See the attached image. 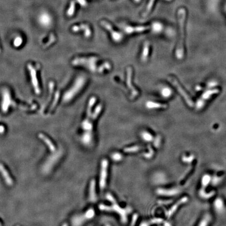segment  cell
I'll use <instances>...</instances> for the list:
<instances>
[{
    "label": "cell",
    "mask_w": 226,
    "mask_h": 226,
    "mask_svg": "<svg viewBox=\"0 0 226 226\" xmlns=\"http://www.w3.org/2000/svg\"><path fill=\"white\" fill-rule=\"evenodd\" d=\"M150 27L149 26H127L125 29V32L130 34L133 32H140L149 29Z\"/></svg>",
    "instance_id": "14"
},
{
    "label": "cell",
    "mask_w": 226,
    "mask_h": 226,
    "mask_svg": "<svg viewBox=\"0 0 226 226\" xmlns=\"http://www.w3.org/2000/svg\"><path fill=\"white\" fill-rule=\"evenodd\" d=\"M141 149V147H140V146L135 145V146H133L131 147L126 148L124 150V152L126 153H133V152L139 151Z\"/></svg>",
    "instance_id": "22"
},
{
    "label": "cell",
    "mask_w": 226,
    "mask_h": 226,
    "mask_svg": "<svg viewBox=\"0 0 226 226\" xmlns=\"http://www.w3.org/2000/svg\"><path fill=\"white\" fill-rule=\"evenodd\" d=\"M5 132V127L3 126L0 125V134H2Z\"/></svg>",
    "instance_id": "35"
},
{
    "label": "cell",
    "mask_w": 226,
    "mask_h": 226,
    "mask_svg": "<svg viewBox=\"0 0 226 226\" xmlns=\"http://www.w3.org/2000/svg\"><path fill=\"white\" fill-rule=\"evenodd\" d=\"M111 159L115 161H121L123 159V155L118 152H115L114 154H112L111 156Z\"/></svg>",
    "instance_id": "27"
},
{
    "label": "cell",
    "mask_w": 226,
    "mask_h": 226,
    "mask_svg": "<svg viewBox=\"0 0 226 226\" xmlns=\"http://www.w3.org/2000/svg\"><path fill=\"white\" fill-rule=\"evenodd\" d=\"M96 98L95 97H91L90 101H89L88 106H87V115H86V118L83 121L82 123V127L84 130L87 127V125L89 124V121L90 120V118L92 116V108L93 107V105H94L95 102H96Z\"/></svg>",
    "instance_id": "8"
},
{
    "label": "cell",
    "mask_w": 226,
    "mask_h": 226,
    "mask_svg": "<svg viewBox=\"0 0 226 226\" xmlns=\"http://www.w3.org/2000/svg\"><path fill=\"white\" fill-rule=\"evenodd\" d=\"M0 53H1V49H0Z\"/></svg>",
    "instance_id": "41"
},
{
    "label": "cell",
    "mask_w": 226,
    "mask_h": 226,
    "mask_svg": "<svg viewBox=\"0 0 226 226\" xmlns=\"http://www.w3.org/2000/svg\"><path fill=\"white\" fill-rule=\"evenodd\" d=\"M134 1H135L136 2H137V3H138V2H140L141 0H134Z\"/></svg>",
    "instance_id": "38"
},
{
    "label": "cell",
    "mask_w": 226,
    "mask_h": 226,
    "mask_svg": "<svg viewBox=\"0 0 226 226\" xmlns=\"http://www.w3.org/2000/svg\"><path fill=\"white\" fill-rule=\"evenodd\" d=\"M72 30L74 32H78L80 30H83L84 32V36L86 37L91 36V31L89 25L87 24H81L80 26H74L72 28Z\"/></svg>",
    "instance_id": "13"
},
{
    "label": "cell",
    "mask_w": 226,
    "mask_h": 226,
    "mask_svg": "<svg viewBox=\"0 0 226 226\" xmlns=\"http://www.w3.org/2000/svg\"><path fill=\"white\" fill-rule=\"evenodd\" d=\"M55 41H56V37H55V35L53 34H51L50 36V38H49L48 41L47 43L46 44L44 45V46L46 47H48L49 46H50V44H52L53 42H55Z\"/></svg>",
    "instance_id": "29"
},
{
    "label": "cell",
    "mask_w": 226,
    "mask_h": 226,
    "mask_svg": "<svg viewBox=\"0 0 226 226\" xmlns=\"http://www.w3.org/2000/svg\"></svg>",
    "instance_id": "42"
},
{
    "label": "cell",
    "mask_w": 226,
    "mask_h": 226,
    "mask_svg": "<svg viewBox=\"0 0 226 226\" xmlns=\"http://www.w3.org/2000/svg\"><path fill=\"white\" fill-rule=\"evenodd\" d=\"M68 226V224L67 223H65L64 224H63V226Z\"/></svg>",
    "instance_id": "37"
},
{
    "label": "cell",
    "mask_w": 226,
    "mask_h": 226,
    "mask_svg": "<svg viewBox=\"0 0 226 226\" xmlns=\"http://www.w3.org/2000/svg\"><path fill=\"white\" fill-rule=\"evenodd\" d=\"M108 162L106 159H103L101 162V172L99 184L101 190H104L106 186L107 182V171Z\"/></svg>",
    "instance_id": "5"
},
{
    "label": "cell",
    "mask_w": 226,
    "mask_h": 226,
    "mask_svg": "<svg viewBox=\"0 0 226 226\" xmlns=\"http://www.w3.org/2000/svg\"><path fill=\"white\" fill-rule=\"evenodd\" d=\"M186 11L181 8L178 11V18L179 23L180 37L178 46L176 49V56L179 59H181L184 56V42L185 37V23Z\"/></svg>",
    "instance_id": "1"
},
{
    "label": "cell",
    "mask_w": 226,
    "mask_h": 226,
    "mask_svg": "<svg viewBox=\"0 0 226 226\" xmlns=\"http://www.w3.org/2000/svg\"><path fill=\"white\" fill-rule=\"evenodd\" d=\"M38 137L41 139L42 140L44 141V143L48 145L49 149L51 151H55L56 150V147L55 145L53 144L52 141L49 139L48 138L46 137V136L44 135L43 133H40L38 135Z\"/></svg>",
    "instance_id": "16"
},
{
    "label": "cell",
    "mask_w": 226,
    "mask_h": 226,
    "mask_svg": "<svg viewBox=\"0 0 226 226\" xmlns=\"http://www.w3.org/2000/svg\"><path fill=\"white\" fill-rule=\"evenodd\" d=\"M168 80L170 82V83H172L174 87H176V89L178 92L182 95V97H183V99H185L186 103L188 104V105L190 107L193 106L194 103L192 101V99L186 92V91L183 89L182 86L181 85L180 83L178 82V81L176 80V79L175 78L171 77V76L168 77Z\"/></svg>",
    "instance_id": "3"
},
{
    "label": "cell",
    "mask_w": 226,
    "mask_h": 226,
    "mask_svg": "<svg viewBox=\"0 0 226 226\" xmlns=\"http://www.w3.org/2000/svg\"><path fill=\"white\" fill-rule=\"evenodd\" d=\"M28 70L30 72V77L32 79V86L34 87L35 92L37 95H39L41 93V90L39 87L38 82L37 78L36 71L35 70L34 68L33 67L31 64H28L27 65Z\"/></svg>",
    "instance_id": "7"
},
{
    "label": "cell",
    "mask_w": 226,
    "mask_h": 226,
    "mask_svg": "<svg viewBox=\"0 0 226 226\" xmlns=\"http://www.w3.org/2000/svg\"><path fill=\"white\" fill-rule=\"evenodd\" d=\"M95 180H92L90 183L89 187V200L91 203H95L97 200V195L96 193L95 189Z\"/></svg>",
    "instance_id": "11"
},
{
    "label": "cell",
    "mask_w": 226,
    "mask_h": 226,
    "mask_svg": "<svg viewBox=\"0 0 226 226\" xmlns=\"http://www.w3.org/2000/svg\"><path fill=\"white\" fill-rule=\"evenodd\" d=\"M101 25L102 26L106 28L108 31L111 32V38L115 42H119L123 39V35L120 32H117L113 29L111 25L109 24L108 23L106 22L105 20H102L101 22Z\"/></svg>",
    "instance_id": "6"
},
{
    "label": "cell",
    "mask_w": 226,
    "mask_h": 226,
    "mask_svg": "<svg viewBox=\"0 0 226 226\" xmlns=\"http://www.w3.org/2000/svg\"><path fill=\"white\" fill-rule=\"evenodd\" d=\"M106 198H107V200H109V202H111V203L116 202L115 198H114V197L111 195V194H109V193H108V194L106 195Z\"/></svg>",
    "instance_id": "34"
},
{
    "label": "cell",
    "mask_w": 226,
    "mask_h": 226,
    "mask_svg": "<svg viewBox=\"0 0 226 226\" xmlns=\"http://www.w3.org/2000/svg\"><path fill=\"white\" fill-rule=\"evenodd\" d=\"M59 96H60V92L59 91H57L55 95V99H54V101L53 102L52 105L50 107V111H53V108H55L56 105L58 103V101L59 99Z\"/></svg>",
    "instance_id": "26"
},
{
    "label": "cell",
    "mask_w": 226,
    "mask_h": 226,
    "mask_svg": "<svg viewBox=\"0 0 226 226\" xmlns=\"http://www.w3.org/2000/svg\"><path fill=\"white\" fill-rule=\"evenodd\" d=\"M149 223L147 221H143V222H141L139 226H149Z\"/></svg>",
    "instance_id": "36"
},
{
    "label": "cell",
    "mask_w": 226,
    "mask_h": 226,
    "mask_svg": "<svg viewBox=\"0 0 226 226\" xmlns=\"http://www.w3.org/2000/svg\"><path fill=\"white\" fill-rule=\"evenodd\" d=\"M0 226H2V224H1V223L0 222Z\"/></svg>",
    "instance_id": "39"
},
{
    "label": "cell",
    "mask_w": 226,
    "mask_h": 226,
    "mask_svg": "<svg viewBox=\"0 0 226 226\" xmlns=\"http://www.w3.org/2000/svg\"><path fill=\"white\" fill-rule=\"evenodd\" d=\"M187 200H188V198L186 197L182 198L181 200H179V202H177L176 204H175L174 206H172L171 209L169 210V212H168V217H170L173 214L174 212H176V210L177 209V208H178V207L180 205L183 204L184 203H185Z\"/></svg>",
    "instance_id": "18"
},
{
    "label": "cell",
    "mask_w": 226,
    "mask_h": 226,
    "mask_svg": "<svg viewBox=\"0 0 226 226\" xmlns=\"http://www.w3.org/2000/svg\"><path fill=\"white\" fill-rule=\"evenodd\" d=\"M166 1H171L172 0H166ZM154 0H149V2L148 3L147 6V8H146V10H145V13H143V16L145 17V16L148 15V14L150 12L151 10L152 6L154 5Z\"/></svg>",
    "instance_id": "25"
},
{
    "label": "cell",
    "mask_w": 226,
    "mask_h": 226,
    "mask_svg": "<svg viewBox=\"0 0 226 226\" xmlns=\"http://www.w3.org/2000/svg\"><path fill=\"white\" fill-rule=\"evenodd\" d=\"M127 84L129 89L131 90L132 95L135 96L138 95L137 91L133 87V86L131 84V76H132V72L133 70L131 67H129L127 68Z\"/></svg>",
    "instance_id": "12"
},
{
    "label": "cell",
    "mask_w": 226,
    "mask_h": 226,
    "mask_svg": "<svg viewBox=\"0 0 226 226\" xmlns=\"http://www.w3.org/2000/svg\"><path fill=\"white\" fill-rule=\"evenodd\" d=\"M149 43L148 42H145L144 44L143 48V51L142 53L141 56V60L143 62H145L147 60L148 56L149 55Z\"/></svg>",
    "instance_id": "20"
},
{
    "label": "cell",
    "mask_w": 226,
    "mask_h": 226,
    "mask_svg": "<svg viewBox=\"0 0 226 226\" xmlns=\"http://www.w3.org/2000/svg\"><path fill=\"white\" fill-rule=\"evenodd\" d=\"M75 1L73 0L70 2L69 9L67 11L68 16H72L75 13Z\"/></svg>",
    "instance_id": "23"
},
{
    "label": "cell",
    "mask_w": 226,
    "mask_h": 226,
    "mask_svg": "<svg viewBox=\"0 0 226 226\" xmlns=\"http://www.w3.org/2000/svg\"><path fill=\"white\" fill-rule=\"evenodd\" d=\"M146 107L149 109L153 108H166L168 107L166 104H161V103H156L153 102H148L146 104Z\"/></svg>",
    "instance_id": "19"
},
{
    "label": "cell",
    "mask_w": 226,
    "mask_h": 226,
    "mask_svg": "<svg viewBox=\"0 0 226 226\" xmlns=\"http://www.w3.org/2000/svg\"><path fill=\"white\" fill-rule=\"evenodd\" d=\"M141 136L142 139H143L145 141H151L154 139L153 136L147 131H143L141 133Z\"/></svg>",
    "instance_id": "21"
},
{
    "label": "cell",
    "mask_w": 226,
    "mask_h": 226,
    "mask_svg": "<svg viewBox=\"0 0 226 226\" xmlns=\"http://www.w3.org/2000/svg\"><path fill=\"white\" fill-rule=\"evenodd\" d=\"M109 226V225H107V226Z\"/></svg>",
    "instance_id": "40"
},
{
    "label": "cell",
    "mask_w": 226,
    "mask_h": 226,
    "mask_svg": "<svg viewBox=\"0 0 226 226\" xmlns=\"http://www.w3.org/2000/svg\"><path fill=\"white\" fill-rule=\"evenodd\" d=\"M0 172L2 174L3 177L4 178L5 183L8 186H12L13 184V181L11 178L8 171L6 170L3 165L0 163Z\"/></svg>",
    "instance_id": "15"
},
{
    "label": "cell",
    "mask_w": 226,
    "mask_h": 226,
    "mask_svg": "<svg viewBox=\"0 0 226 226\" xmlns=\"http://www.w3.org/2000/svg\"><path fill=\"white\" fill-rule=\"evenodd\" d=\"M76 2H78L81 6L85 7L87 5V3L86 0H75Z\"/></svg>",
    "instance_id": "33"
},
{
    "label": "cell",
    "mask_w": 226,
    "mask_h": 226,
    "mask_svg": "<svg viewBox=\"0 0 226 226\" xmlns=\"http://www.w3.org/2000/svg\"><path fill=\"white\" fill-rule=\"evenodd\" d=\"M111 204H112V205L111 206H107V205H103V204H100L99 206V209L100 210L106 211V212H116L121 217L122 222L123 223H126L127 221L126 210L121 207L116 202L113 203Z\"/></svg>",
    "instance_id": "2"
},
{
    "label": "cell",
    "mask_w": 226,
    "mask_h": 226,
    "mask_svg": "<svg viewBox=\"0 0 226 226\" xmlns=\"http://www.w3.org/2000/svg\"><path fill=\"white\" fill-rule=\"evenodd\" d=\"M148 149H149V153L144 154L145 157V158H148V159L151 157L153 154H154V150H152L151 147L149 145H148Z\"/></svg>",
    "instance_id": "30"
},
{
    "label": "cell",
    "mask_w": 226,
    "mask_h": 226,
    "mask_svg": "<svg viewBox=\"0 0 226 226\" xmlns=\"http://www.w3.org/2000/svg\"><path fill=\"white\" fill-rule=\"evenodd\" d=\"M163 222V220L160 218H154L150 220V224H160Z\"/></svg>",
    "instance_id": "31"
},
{
    "label": "cell",
    "mask_w": 226,
    "mask_h": 226,
    "mask_svg": "<svg viewBox=\"0 0 226 226\" xmlns=\"http://www.w3.org/2000/svg\"><path fill=\"white\" fill-rule=\"evenodd\" d=\"M137 214H134L133 216V218H132V220H131V225H130V226H135L136 223V221H137Z\"/></svg>",
    "instance_id": "32"
},
{
    "label": "cell",
    "mask_w": 226,
    "mask_h": 226,
    "mask_svg": "<svg viewBox=\"0 0 226 226\" xmlns=\"http://www.w3.org/2000/svg\"><path fill=\"white\" fill-rule=\"evenodd\" d=\"M92 135H91V133H86L82 137V142L83 143L86 145H88L90 143H91V141H92Z\"/></svg>",
    "instance_id": "24"
},
{
    "label": "cell",
    "mask_w": 226,
    "mask_h": 226,
    "mask_svg": "<svg viewBox=\"0 0 226 226\" xmlns=\"http://www.w3.org/2000/svg\"><path fill=\"white\" fill-rule=\"evenodd\" d=\"M178 191L176 190H166L159 188L157 190V193L159 195L164 196H171L178 193Z\"/></svg>",
    "instance_id": "17"
},
{
    "label": "cell",
    "mask_w": 226,
    "mask_h": 226,
    "mask_svg": "<svg viewBox=\"0 0 226 226\" xmlns=\"http://www.w3.org/2000/svg\"><path fill=\"white\" fill-rule=\"evenodd\" d=\"M102 109V106L101 104H99L97 106V107L96 108V109H95V111H94V113H93V114L91 116V119L89 121V124L88 125H87V127L85 128V129H84L85 130H87V131H91L92 129H93V124L94 121H95V119L97 118V117H98L99 113L101 112Z\"/></svg>",
    "instance_id": "10"
},
{
    "label": "cell",
    "mask_w": 226,
    "mask_h": 226,
    "mask_svg": "<svg viewBox=\"0 0 226 226\" xmlns=\"http://www.w3.org/2000/svg\"><path fill=\"white\" fill-rule=\"evenodd\" d=\"M23 39L21 37L18 36L15 39L14 41V45L15 47H18L22 44Z\"/></svg>",
    "instance_id": "28"
},
{
    "label": "cell",
    "mask_w": 226,
    "mask_h": 226,
    "mask_svg": "<svg viewBox=\"0 0 226 226\" xmlns=\"http://www.w3.org/2000/svg\"><path fill=\"white\" fill-rule=\"evenodd\" d=\"M219 92V90L218 89H212L209 90L208 91L205 92L200 99L198 100L197 103L196 104V109L199 110L204 107V105L206 104L207 101L212 97V96L218 94Z\"/></svg>",
    "instance_id": "4"
},
{
    "label": "cell",
    "mask_w": 226,
    "mask_h": 226,
    "mask_svg": "<svg viewBox=\"0 0 226 226\" xmlns=\"http://www.w3.org/2000/svg\"><path fill=\"white\" fill-rule=\"evenodd\" d=\"M12 104V102L11 99L10 94L8 90H5L3 92V97L2 102V111L4 113H6L8 111V107L10 104Z\"/></svg>",
    "instance_id": "9"
}]
</instances>
